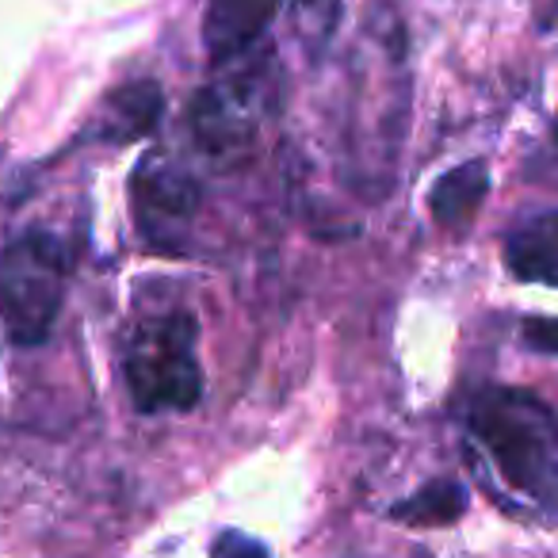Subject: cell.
Wrapping results in <instances>:
<instances>
[{"label": "cell", "mask_w": 558, "mask_h": 558, "mask_svg": "<svg viewBox=\"0 0 558 558\" xmlns=\"http://www.w3.org/2000/svg\"><path fill=\"white\" fill-rule=\"evenodd\" d=\"M466 428L497 478L543 517H558V413L532 390L482 387L466 398Z\"/></svg>", "instance_id": "6da1fadb"}, {"label": "cell", "mask_w": 558, "mask_h": 558, "mask_svg": "<svg viewBox=\"0 0 558 558\" xmlns=\"http://www.w3.org/2000/svg\"><path fill=\"white\" fill-rule=\"evenodd\" d=\"M65 245L47 230H32L0 248V322L20 349L50 337L65 299Z\"/></svg>", "instance_id": "7a4b0ae2"}, {"label": "cell", "mask_w": 558, "mask_h": 558, "mask_svg": "<svg viewBox=\"0 0 558 558\" xmlns=\"http://www.w3.org/2000/svg\"><path fill=\"white\" fill-rule=\"evenodd\" d=\"M123 379L131 402L142 413L192 410L203 395L192 314H165V318L142 322L126 344Z\"/></svg>", "instance_id": "3957f363"}, {"label": "cell", "mask_w": 558, "mask_h": 558, "mask_svg": "<svg viewBox=\"0 0 558 558\" xmlns=\"http://www.w3.org/2000/svg\"><path fill=\"white\" fill-rule=\"evenodd\" d=\"M199 203V184L187 172L172 169V165H157V169L138 172V180H134V215H138L142 233L154 245L177 238L192 222Z\"/></svg>", "instance_id": "277c9868"}, {"label": "cell", "mask_w": 558, "mask_h": 558, "mask_svg": "<svg viewBox=\"0 0 558 558\" xmlns=\"http://www.w3.org/2000/svg\"><path fill=\"white\" fill-rule=\"evenodd\" d=\"M279 0H207L203 12V47L215 62L241 58L276 16Z\"/></svg>", "instance_id": "5b68a950"}, {"label": "cell", "mask_w": 558, "mask_h": 558, "mask_svg": "<svg viewBox=\"0 0 558 558\" xmlns=\"http://www.w3.org/2000/svg\"><path fill=\"white\" fill-rule=\"evenodd\" d=\"M505 264L524 283L558 288V210L520 222L505 241Z\"/></svg>", "instance_id": "8992f818"}, {"label": "cell", "mask_w": 558, "mask_h": 558, "mask_svg": "<svg viewBox=\"0 0 558 558\" xmlns=\"http://www.w3.org/2000/svg\"><path fill=\"white\" fill-rule=\"evenodd\" d=\"M165 93L157 81H131L119 85L104 104V119L96 126V138L104 142H138L161 123Z\"/></svg>", "instance_id": "52a82bcc"}, {"label": "cell", "mask_w": 558, "mask_h": 558, "mask_svg": "<svg viewBox=\"0 0 558 558\" xmlns=\"http://www.w3.org/2000/svg\"><path fill=\"white\" fill-rule=\"evenodd\" d=\"M486 195H489L486 161H463L436 180L433 195H428V210H433L436 226L459 233L474 222V215L482 210Z\"/></svg>", "instance_id": "ba28073f"}, {"label": "cell", "mask_w": 558, "mask_h": 558, "mask_svg": "<svg viewBox=\"0 0 558 558\" xmlns=\"http://www.w3.org/2000/svg\"><path fill=\"white\" fill-rule=\"evenodd\" d=\"M463 512H466V489L451 478H440V482L421 486L417 494L405 497V501H398L395 509H390V517L410 527H444V524H456Z\"/></svg>", "instance_id": "9c48e42d"}, {"label": "cell", "mask_w": 558, "mask_h": 558, "mask_svg": "<svg viewBox=\"0 0 558 558\" xmlns=\"http://www.w3.org/2000/svg\"><path fill=\"white\" fill-rule=\"evenodd\" d=\"M210 558H271V555L260 539L230 527V532H218V539L210 543Z\"/></svg>", "instance_id": "30bf717a"}, {"label": "cell", "mask_w": 558, "mask_h": 558, "mask_svg": "<svg viewBox=\"0 0 558 558\" xmlns=\"http://www.w3.org/2000/svg\"><path fill=\"white\" fill-rule=\"evenodd\" d=\"M520 341L543 356H558V318H527L520 326Z\"/></svg>", "instance_id": "8fae6325"}]
</instances>
